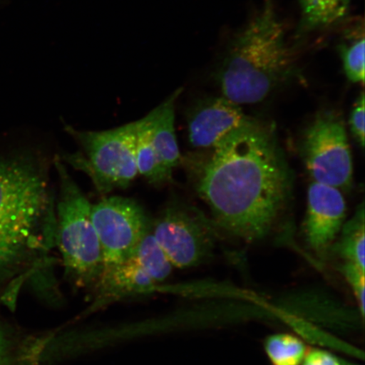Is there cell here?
<instances>
[{
	"instance_id": "obj_1",
	"label": "cell",
	"mask_w": 365,
	"mask_h": 365,
	"mask_svg": "<svg viewBox=\"0 0 365 365\" xmlns=\"http://www.w3.org/2000/svg\"><path fill=\"white\" fill-rule=\"evenodd\" d=\"M218 230L247 243L270 236L289 212L294 175L275 128L255 120L203 153L182 156Z\"/></svg>"
},
{
	"instance_id": "obj_14",
	"label": "cell",
	"mask_w": 365,
	"mask_h": 365,
	"mask_svg": "<svg viewBox=\"0 0 365 365\" xmlns=\"http://www.w3.org/2000/svg\"><path fill=\"white\" fill-rule=\"evenodd\" d=\"M364 205L361 203L352 218L344 222L339 237L332 245L329 255L364 268Z\"/></svg>"
},
{
	"instance_id": "obj_22",
	"label": "cell",
	"mask_w": 365,
	"mask_h": 365,
	"mask_svg": "<svg viewBox=\"0 0 365 365\" xmlns=\"http://www.w3.org/2000/svg\"><path fill=\"white\" fill-rule=\"evenodd\" d=\"M301 365H344L334 354L322 349H312L307 352Z\"/></svg>"
},
{
	"instance_id": "obj_13",
	"label": "cell",
	"mask_w": 365,
	"mask_h": 365,
	"mask_svg": "<svg viewBox=\"0 0 365 365\" xmlns=\"http://www.w3.org/2000/svg\"><path fill=\"white\" fill-rule=\"evenodd\" d=\"M135 123V161L138 175L154 186L170 184L173 176L164 170L150 144L149 113Z\"/></svg>"
},
{
	"instance_id": "obj_8",
	"label": "cell",
	"mask_w": 365,
	"mask_h": 365,
	"mask_svg": "<svg viewBox=\"0 0 365 365\" xmlns=\"http://www.w3.org/2000/svg\"><path fill=\"white\" fill-rule=\"evenodd\" d=\"M91 219L101 245L103 267L129 258L152 230L153 221L144 208L136 200L122 196L106 197L93 205Z\"/></svg>"
},
{
	"instance_id": "obj_19",
	"label": "cell",
	"mask_w": 365,
	"mask_h": 365,
	"mask_svg": "<svg viewBox=\"0 0 365 365\" xmlns=\"http://www.w3.org/2000/svg\"><path fill=\"white\" fill-rule=\"evenodd\" d=\"M134 255L155 284L167 279L170 275L173 264L155 240L152 230L140 241Z\"/></svg>"
},
{
	"instance_id": "obj_3",
	"label": "cell",
	"mask_w": 365,
	"mask_h": 365,
	"mask_svg": "<svg viewBox=\"0 0 365 365\" xmlns=\"http://www.w3.org/2000/svg\"><path fill=\"white\" fill-rule=\"evenodd\" d=\"M294 56L272 0L236 36L223 59L217 81L222 97L237 105L264 101L289 81Z\"/></svg>"
},
{
	"instance_id": "obj_11",
	"label": "cell",
	"mask_w": 365,
	"mask_h": 365,
	"mask_svg": "<svg viewBox=\"0 0 365 365\" xmlns=\"http://www.w3.org/2000/svg\"><path fill=\"white\" fill-rule=\"evenodd\" d=\"M181 93L182 89L175 91L149 113L150 144L160 164L171 176L182 159L175 132V104Z\"/></svg>"
},
{
	"instance_id": "obj_6",
	"label": "cell",
	"mask_w": 365,
	"mask_h": 365,
	"mask_svg": "<svg viewBox=\"0 0 365 365\" xmlns=\"http://www.w3.org/2000/svg\"><path fill=\"white\" fill-rule=\"evenodd\" d=\"M219 232L212 218L177 197L164 205L152 223L155 240L178 268L197 267L212 257Z\"/></svg>"
},
{
	"instance_id": "obj_7",
	"label": "cell",
	"mask_w": 365,
	"mask_h": 365,
	"mask_svg": "<svg viewBox=\"0 0 365 365\" xmlns=\"http://www.w3.org/2000/svg\"><path fill=\"white\" fill-rule=\"evenodd\" d=\"M313 182L348 191L353 185L354 163L348 134L339 113H319L304 131L300 145Z\"/></svg>"
},
{
	"instance_id": "obj_17",
	"label": "cell",
	"mask_w": 365,
	"mask_h": 365,
	"mask_svg": "<svg viewBox=\"0 0 365 365\" xmlns=\"http://www.w3.org/2000/svg\"><path fill=\"white\" fill-rule=\"evenodd\" d=\"M264 346L272 365H301L307 354L304 342L287 333L269 336Z\"/></svg>"
},
{
	"instance_id": "obj_4",
	"label": "cell",
	"mask_w": 365,
	"mask_h": 365,
	"mask_svg": "<svg viewBox=\"0 0 365 365\" xmlns=\"http://www.w3.org/2000/svg\"><path fill=\"white\" fill-rule=\"evenodd\" d=\"M58 175L56 195V246L61 251L68 276L81 284L97 281L103 258L91 219V204L68 172L65 163L53 161Z\"/></svg>"
},
{
	"instance_id": "obj_15",
	"label": "cell",
	"mask_w": 365,
	"mask_h": 365,
	"mask_svg": "<svg viewBox=\"0 0 365 365\" xmlns=\"http://www.w3.org/2000/svg\"><path fill=\"white\" fill-rule=\"evenodd\" d=\"M38 341L23 336L0 314V365H34Z\"/></svg>"
},
{
	"instance_id": "obj_21",
	"label": "cell",
	"mask_w": 365,
	"mask_h": 365,
	"mask_svg": "<svg viewBox=\"0 0 365 365\" xmlns=\"http://www.w3.org/2000/svg\"><path fill=\"white\" fill-rule=\"evenodd\" d=\"M364 94L362 93L356 101L349 117V127L354 138L360 145L364 148Z\"/></svg>"
},
{
	"instance_id": "obj_2",
	"label": "cell",
	"mask_w": 365,
	"mask_h": 365,
	"mask_svg": "<svg viewBox=\"0 0 365 365\" xmlns=\"http://www.w3.org/2000/svg\"><path fill=\"white\" fill-rule=\"evenodd\" d=\"M47 160L0 148V303L12 304L24 278L56 246V194Z\"/></svg>"
},
{
	"instance_id": "obj_10",
	"label": "cell",
	"mask_w": 365,
	"mask_h": 365,
	"mask_svg": "<svg viewBox=\"0 0 365 365\" xmlns=\"http://www.w3.org/2000/svg\"><path fill=\"white\" fill-rule=\"evenodd\" d=\"M254 120L242 110L240 105L223 97L203 99L187 113L189 143L195 149L215 148Z\"/></svg>"
},
{
	"instance_id": "obj_9",
	"label": "cell",
	"mask_w": 365,
	"mask_h": 365,
	"mask_svg": "<svg viewBox=\"0 0 365 365\" xmlns=\"http://www.w3.org/2000/svg\"><path fill=\"white\" fill-rule=\"evenodd\" d=\"M346 215V204L340 190L313 182L307 194V211L303 235L309 248L327 257L339 237Z\"/></svg>"
},
{
	"instance_id": "obj_16",
	"label": "cell",
	"mask_w": 365,
	"mask_h": 365,
	"mask_svg": "<svg viewBox=\"0 0 365 365\" xmlns=\"http://www.w3.org/2000/svg\"><path fill=\"white\" fill-rule=\"evenodd\" d=\"M350 0H301L304 26L309 29L335 24L346 16Z\"/></svg>"
},
{
	"instance_id": "obj_20",
	"label": "cell",
	"mask_w": 365,
	"mask_h": 365,
	"mask_svg": "<svg viewBox=\"0 0 365 365\" xmlns=\"http://www.w3.org/2000/svg\"><path fill=\"white\" fill-rule=\"evenodd\" d=\"M339 271L344 276L351 289H352L355 299L359 304L360 313H361L362 317H364L365 309L364 270L353 263L342 262L339 266Z\"/></svg>"
},
{
	"instance_id": "obj_18",
	"label": "cell",
	"mask_w": 365,
	"mask_h": 365,
	"mask_svg": "<svg viewBox=\"0 0 365 365\" xmlns=\"http://www.w3.org/2000/svg\"><path fill=\"white\" fill-rule=\"evenodd\" d=\"M340 56L345 75L354 83L364 81V25L356 26L346 36L340 46Z\"/></svg>"
},
{
	"instance_id": "obj_23",
	"label": "cell",
	"mask_w": 365,
	"mask_h": 365,
	"mask_svg": "<svg viewBox=\"0 0 365 365\" xmlns=\"http://www.w3.org/2000/svg\"><path fill=\"white\" fill-rule=\"evenodd\" d=\"M348 365H355V364H348Z\"/></svg>"
},
{
	"instance_id": "obj_5",
	"label": "cell",
	"mask_w": 365,
	"mask_h": 365,
	"mask_svg": "<svg viewBox=\"0 0 365 365\" xmlns=\"http://www.w3.org/2000/svg\"><path fill=\"white\" fill-rule=\"evenodd\" d=\"M65 130L80 150L59 158L89 177L98 193L107 195L126 189L139 175L135 161V121L100 131L81 130L66 125Z\"/></svg>"
},
{
	"instance_id": "obj_12",
	"label": "cell",
	"mask_w": 365,
	"mask_h": 365,
	"mask_svg": "<svg viewBox=\"0 0 365 365\" xmlns=\"http://www.w3.org/2000/svg\"><path fill=\"white\" fill-rule=\"evenodd\" d=\"M98 280L104 290L113 294L144 293L155 284L134 253L124 262L103 267Z\"/></svg>"
}]
</instances>
